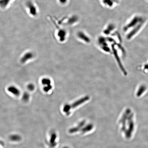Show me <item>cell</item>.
I'll return each instance as SVG.
<instances>
[{
  "mask_svg": "<svg viewBox=\"0 0 148 148\" xmlns=\"http://www.w3.org/2000/svg\"><path fill=\"white\" fill-rule=\"evenodd\" d=\"M29 97H30V95L28 93H25L23 95V99L24 101H27L29 99Z\"/></svg>",
  "mask_w": 148,
  "mask_h": 148,
  "instance_id": "cell-12",
  "label": "cell"
},
{
  "mask_svg": "<svg viewBox=\"0 0 148 148\" xmlns=\"http://www.w3.org/2000/svg\"><path fill=\"white\" fill-rule=\"evenodd\" d=\"M131 113V111L130 109H127V110H126L120 121V123L122 125V131L124 132H125L126 129V121H127L129 115Z\"/></svg>",
  "mask_w": 148,
  "mask_h": 148,
  "instance_id": "cell-3",
  "label": "cell"
},
{
  "mask_svg": "<svg viewBox=\"0 0 148 148\" xmlns=\"http://www.w3.org/2000/svg\"><path fill=\"white\" fill-rule=\"evenodd\" d=\"M67 148V147H65V148Z\"/></svg>",
  "mask_w": 148,
  "mask_h": 148,
  "instance_id": "cell-14",
  "label": "cell"
},
{
  "mask_svg": "<svg viewBox=\"0 0 148 148\" xmlns=\"http://www.w3.org/2000/svg\"><path fill=\"white\" fill-rule=\"evenodd\" d=\"M85 121H82L79 123L76 127H74L72 128L69 130V132L70 133H73L77 132L80 129H81V128L85 125Z\"/></svg>",
  "mask_w": 148,
  "mask_h": 148,
  "instance_id": "cell-7",
  "label": "cell"
},
{
  "mask_svg": "<svg viewBox=\"0 0 148 148\" xmlns=\"http://www.w3.org/2000/svg\"><path fill=\"white\" fill-rule=\"evenodd\" d=\"M147 19L140 14H135L132 17L126 26V30L129 31L128 38H131L140 32L145 25Z\"/></svg>",
  "mask_w": 148,
  "mask_h": 148,
  "instance_id": "cell-1",
  "label": "cell"
},
{
  "mask_svg": "<svg viewBox=\"0 0 148 148\" xmlns=\"http://www.w3.org/2000/svg\"><path fill=\"white\" fill-rule=\"evenodd\" d=\"M93 128V125L92 124H89V125L86 126L82 129H81V131H82V132L83 133H85L91 131Z\"/></svg>",
  "mask_w": 148,
  "mask_h": 148,
  "instance_id": "cell-8",
  "label": "cell"
},
{
  "mask_svg": "<svg viewBox=\"0 0 148 148\" xmlns=\"http://www.w3.org/2000/svg\"><path fill=\"white\" fill-rule=\"evenodd\" d=\"M8 91L16 96H19L20 94L19 90L14 86H10L8 88Z\"/></svg>",
  "mask_w": 148,
  "mask_h": 148,
  "instance_id": "cell-4",
  "label": "cell"
},
{
  "mask_svg": "<svg viewBox=\"0 0 148 148\" xmlns=\"http://www.w3.org/2000/svg\"><path fill=\"white\" fill-rule=\"evenodd\" d=\"M147 0V1H148V0Z\"/></svg>",
  "mask_w": 148,
  "mask_h": 148,
  "instance_id": "cell-15",
  "label": "cell"
},
{
  "mask_svg": "<svg viewBox=\"0 0 148 148\" xmlns=\"http://www.w3.org/2000/svg\"><path fill=\"white\" fill-rule=\"evenodd\" d=\"M27 88L30 91H33L35 89V86L33 84L31 83L27 85Z\"/></svg>",
  "mask_w": 148,
  "mask_h": 148,
  "instance_id": "cell-13",
  "label": "cell"
},
{
  "mask_svg": "<svg viewBox=\"0 0 148 148\" xmlns=\"http://www.w3.org/2000/svg\"><path fill=\"white\" fill-rule=\"evenodd\" d=\"M33 54L31 52L26 53L21 58V61L22 63H24L29 60L32 59L33 57Z\"/></svg>",
  "mask_w": 148,
  "mask_h": 148,
  "instance_id": "cell-5",
  "label": "cell"
},
{
  "mask_svg": "<svg viewBox=\"0 0 148 148\" xmlns=\"http://www.w3.org/2000/svg\"><path fill=\"white\" fill-rule=\"evenodd\" d=\"M133 115L132 113H130L127 119V125L128 127L126 128L125 132L126 137L127 138H130L134 131L135 128V124L133 119Z\"/></svg>",
  "mask_w": 148,
  "mask_h": 148,
  "instance_id": "cell-2",
  "label": "cell"
},
{
  "mask_svg": "<svg viewBox=\"0 0 148 148\" xmlns=\"http://www.w3.org/2000/svg\"><path fill=\"white\" fill-rule=\"evenodd\" d=\"M89 98L88 97H84V98L81 99L77 100V101L73 103L72 104V105H70L71 108H74L77 107V106H79L80 105H81L82 103H84L85 102V101H87V100L89 99Z\"/></svg>",
  "mask_w": 148,
  "mask_h": 148,
  "instance_id": "cell-6",
  "label": "cell"
},
{
  "mask_svg": "<svg viewBox=\"0 0 148 148\" xmlns=\"http://www.w3.org/2000/svg\"><path fill=\"white\" fill-rule=\"evenodd\" d=\"M71 109V108L70 105H66L64 106L63 110L64 112L69 113L70 112V110Z\"/></svg>",
  "mask_w": 148,
  "mask_h": 148,
  "instance_id": "cell-11",
  "label": "cell"
},
{
  "mask_svg": "<svg viewBox=\"0 0 148 148\" xmlns=\"http://www.w3.org/2000/svg\"><path fill=\"white\" fill-rule=\"evenodd\" d=\"M41 82H42V84L44 86L50 85L51 83V80L48 78H43Z\"/></svg>",
  "mask_w": 148,
  "mask_h": 148,
  "instance_id": "cell-9",
  "label": "cell"
},
{
  "mask_svg": "<svg viewBox=\"0 0 148 148\" xmlns=\"http://www.w3.org/2000/svg\"><path fill=\"white\" fill-rule=\"evenodd\" d=\"M53 87L52 86L50 85H48L44 86L43 89L44 91L45 92H48L51 90L52 89Z\"/></svg>",
  "mask_w": 148,
  "mask_h": 148,
  "instance_id": "cell-10",
  "label": "cell"
}]
</instances>
